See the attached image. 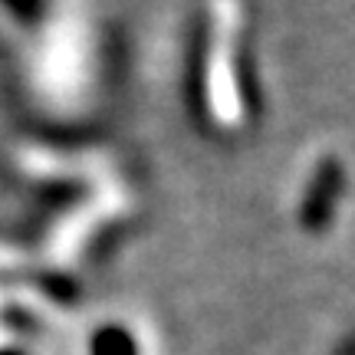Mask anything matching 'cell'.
Returning a JSON list of instances; mask_svg holds the SVG:
<instances>
[{
  "label": "cell",
  "instance_id": "obj_4",
  "mask_svg": "<svg viewBox=\"0 0 355 355\" xmlns=\"http://www.w3.org/2000/svg\"><path fill=\"white\" fill-rule=\"evenodd\" d=\"M13 165L20 178L33 184H53V188H83L92 191L122 175V168L102 148H63V145H24Z\"/></svg>",
  "mask_w": 355,
  "mask_h": 355
},
{
  "label": "cell",
  "instance_id": "obj_3",
  "mask_svg": "<svg viewBox=\"0 0 355 355\" xmlns=\"http://www.w3.org/2000/svg\"><path fill=\"white\" fill-rule=\"evenodd\" d=\"M135 211H139L135 188L122 175L112 178L76 198V204L53 224L46 250L56 263H73L79 257H86L102 237H109L115 227L128 224Z\"/></svg>",
  "mask_w": 355,
  "mask_h": 355
},
{
  "label": "cell",
  "instance_id": "obj_2",
  "mask_svg": "<svg viewBox=\"0 0 355 355\" xmlns=\"http://www.w3.org/2000/svg\"><path fill=\"white\" fill-rule=\"evenodd\" d=\"M286 214L309 243H332L352 227L355 155L345 145H316L306 152L290 178Z\"/></svg>",
  "mask_w": 355,
  "mask_h": 355
},
{
  "label": "cell",
  "instance_id": "obj_1",
  "mask_svg": "<svg viewBox=\"0 0 355 355\" xmlns=\"http://www.w3.org/2000/svg\"><path fill=\"white\" fill-rule=\"evenodd\" d=\"M191 112L214 145H243L266 115L254 0H201L191 40Z\"/></svg>",
  "mask_w": 355,
  "mask_h": 355
}]
</instances>
